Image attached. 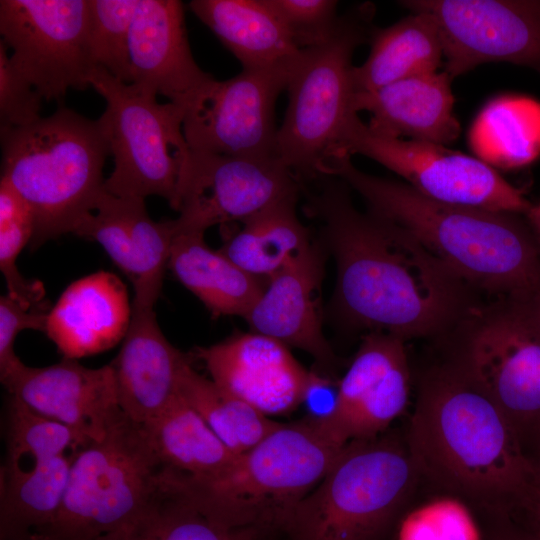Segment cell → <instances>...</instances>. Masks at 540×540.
I'll return each instance as SVG.
<instances>
[{"instance_id":"cell-1","label":"cell","mask_w":540,"mask_h":540,"mask_svg":"<svg viewBox=\"0 0 540 540\" xmlns=\"http://www.w3.org/2000/svg\"><path fill=\"white\" fill-rule=\"evenodd\" d=\"M320 180L317 190L303 189L304 212L335 258L334 303L348 325L406 342L458 328L479 306L473 289L409 233L358 211L343 180Z\"/></svg>"},{"instance_id":"cell-2","label":"cell","mask_w":540,"mask_h":540,"mask_svg":"<svg viewBox=\"0 0 540 540\" xmlns=\"http://www.w3.org/2000/svg\"><path fill=\"white\" fill-rule=\"evenodd\" d=\"M368 211L414 237L470 288L497 300H522L540 291V252L524 215L443 203L404 182L365 173L350 155L328 166Z\"/></svg>"},{"instance_id":"cell-3","label":"cell","mask_w":540,"mask_h":540,"mask_svg":"<svg viewBox=\"0 0 540 540\" xmlns=\"http://www.w3.org/2000/svg\"><path fill=\"white\" fill-rule=\"evenodd\" d=\"M407 448L419 473L487 503H523L537 476L509 419L456 362L422 380Z\"/></svg>"},{"instance_id":"cell-4","label":"cell","mask_w":540,"mask_h":540,"mask_svg":"<svg viewBox=\"0 0 540 540\" xmlns=\"http://www.w3.org/2000/svg\"><path fill=\"white\" fill-rule=\"evenodd\" d=\"M346 444L307 418L279 425L220 474L169 482L210 518L236 528L280 531Z\"/></svg>"},{"instance_id":"cell-5","label":"cell","mask_w":540,"mask_h":540,"mask_svg":"<svg viewBox=\"0 0 540 540\" xmlns=\"http://www.w3.org/2000/svg\"><path fill=\"white\" fill-rule=\"evenodd\" d=\"M1 145V180L33 216L32 248L73 233L104 190L110 152L98 121L61 105L26 126L1 128Z\"/></svg>"},{"instance_id":"cell-6","label":"cell","mask_w":540,"mask_h":540,"mask_svg":"<svg viewBox=\"0 0 540 540\" xmlns=\"http://www.w3.org/2000/svg\"><path fill=\"white\" fill-rule=\"evenodd\" d=\"M418 473L396 439L350 441L280 532L287 540H384Z\"/></svg>"},{"instance_id":"cell-7","label":"cell","mask_w":540,"mask_h":540,"mask_svg":"<svg viewBox=\"0 0 540 540\" xmlns=\"http://www.w3.org/2000/svg\"><path fill=\"white\" fill-rule=\"evenodd\" d=\"M374 14L372 3H362L339 15L330 38L303 50L291 75L276 153L304 185L324 177L344 124L355 112L352 57L369 42Z\"/></svg>"},{"instance_id":"cell-8","label":"cell","mask_w":540,"mask_h":540,"mask_svg":"<svg viewBox=\"0 0 540 540\" xmlns=\"http://www.w3.org/2000/svg\"><path fill=\"white\" fill-rule=\"evenodd\" d=\"M165 469L144 425L124 413L99 441L74 452L62 506L48 540H93L141 514L160 493Z\"/></svg>"},{"instance_id":"cell-9","label":"cell","mask_w":540,"mask_h":540,"mask_svg":"<svg viewBox=\"0 0 540 540\" xmlns=\"http://www.w3.org/2000/svg\"><path fill=\"white\" fill-rule=\"evenodd\" d=\"M89 85L106 103L97 119L114 168L104 190L121 198L166 199L177 211L192 150L184 135L185 109L94 67Z\"/></svg>"},{"instance_id":"cell-10","label":"cell","mask_w":540,"mask_h":540,"mask_svg":"<svg viewBox=\"0 0 540 540\" xmlns=\"http://www.w3.org/2000/svg\"><path fill=\"white\" fill-rule=\"evenodd\" d=\"M458 329L456 363L503 411L524 448L540 447V331L523 304L478 306Z\"/></svg>"},{"instance_id":"cell-11","label":"cell","mask_w":540,"mask_h":540,"mask_svg":"<svg viewBox=\"0 0 540 540\" xmlns=\"http://www.w3.org/2000/svg\"><path fill=\"white\" fill-rule=\"evenodd\" d=\"M353 154L378 162L420 194L443 203L521 215L532 204L487 162L440 144L377 135L356 112L344 124L334 158Z\"/></svg>"},{"instance_id":"cell-12","label":"cell","mask_w":540,"mask_h":540,"mask_svg":"<svg viewBox=\"0 0 540 540\" xmlns=\"http://www.w3.org/2000/svg\"><path fill=\"white\" fill-rule=\"evenodd\" d=\"M1 40L43 99L90 87L89 0H1Z\"/></svg>"},{"instance_id":"cell-13","label":"cell","mask_w":540,"mask_h":540,"mask_svg":"<svg viewBox=\"0 0 540 540\" xmlns=\"http://www.w3.org/2000/svg\"><path fill=\"white\" fill-rule=\"evenodd\" d=\"M430 14L440 31L444 71L453 80L486 63L540 72V0H405Z\"/></svg>"},{"instance_id":"cell-14","label":"cell","mask_w":540,"mask_h":540,"mask_svg":"<svg viewBox=\"0 0 540 540\" xmlns=\"http://www.w3.org/2000/svg\"><path fill=\"white\" fill-rule=\"evenodd\" d=\"M291 74L246 70L224 81L205 84L187 105L183 120L192 151L277 156L275 104Z\"/></svg>"},{"instance_id":"cell-15","label":"cell","mask_w":540,"mask_h":540,"mask_svg":"<svg viewBox=\"0 0 540 540\" xmlns=\"http://www.w3.org/2000/svg\"><path fill=\"white\" fill-rule=\"evenodd\" d=\"M304 185L278 156L192 151L179 193L177 232H203L241 222L268 205L301 195Z\"/></svg>"},{"instance_id":"cell-16","label":"cell","mask_w":540,"mask_h":540,"mask_svg":"<svg viewBox=\"0 0 540 540\" xmlns=\"http://www.w3.org/2000/svg\"><path fill=\"white\" fill-rule=\"evenodd\" d=\"M410 390L405 341L368 332L340 379L334 416L318 424L344 444L377 437L405 411Z\"/></svg>"},{"instance_id":"cell-17","label":"cell","mask_w":540,"mask_h":540,"mask_svg":"<svg viewBox=\"0 0 540 540\" xmlns=\"http://www.w3.org/2000/svg\"><path fill=\"white\" fill-rule=\"evenodd\" d=\"M73 234L98 242L134 288L132 305L154 309L175 234L173 220L154 221L143 199L105 190Z\"/></svg>"},{"instance_id":"cell-18","label":"cell","mask_w":540,"mask_h":540,"mask_svg":"<svg viewBox=\"0 0 540 540\" xmlns=\"http://www.w3.org/2000/svg\"><path fill=\"white\" fill-rule=\"evenodd\" d=\"M211 380L227 393L271 418L302 403L307 371L283 343L251 332L197 348Z\"/></svg>"},{"instance_id":"cell-19","label":"cell","mask_w":540,"mask_h":540,"mask_svg":"<svg viewBox=\"0 0 540 540\" xmlns=\"http://www.w3.org/2000/svg\"><path fill=\"white\" fill-rule=\"evenodd\" d=\"M4 387L34 412L71 428L87 442L101 440L123 413L109 364L87 368L63 358L47 367L25 365Z\"/></svg>"},{"instance_id":"cell-20","label":"cell","mask_w":540,"mask_h":540,"mask_svg":"<svg viewBox=\"0 0 540 540\" xmlns=\"http://www.w3.org/2000/svg\"><path fill=\"white\" fill-rule=\"evenodd\" d=\"M323 254L312 244L267 280V286L245 317L252 332L310 354L321 371L335 369L336 356L322 331L320 288Z\"/></svg>"},{"instance_id":"cell-21","label":"cell","mask_w":540,"mask_h":540,"mask_svg":"<svg viewBox=\"0 0 540 540\" xmlns=\"http://www.w3.org/2000/svg\"><path fill=\"white\" fill-rule=\"evenodd\" d=\"M183 3L139 0L129 36L131 82L184 109L214 77L196 63Z\"/></svg>"},{"instance_id":"cell-22","label":"cell","mask_w":540,"mask_h":540,"mask_svg":"<svg viewBox=\"0 0 540 540\" xmlns=\"http://www.w3.org/2000/svg\"><path fill=\"white\" fill-rule=\"evenodd\" d=\"M191 362L162 333L153 309L132 305L131 321L109 364L122 412L146 425L177 398L182 368Z\"/></svg>"},{"instance_id":"cell-23","label":"cell","mask_w":540,"mask_h":540,"mask_svg":"<svg viewBox=\"0 0 540 540\" xmlns=\"http://www.w3.org/2000/svg\"><path fill=\"white\" fill-rule=\"evenodd\" d=\"M126 286L98 271L71 283L49 310L45 334L66 359L94 355L122 341L130 325Z\"/></svg>"},{"instance_id":"cell-24","label":"cell","mask_w":540,"mask_h":540,"mask_svg":"<svg viewBox=\"0 0 540 540\" xmlns=\"http://www.w3.org/2000/svg\"><path fill=\"white\" fill-rule=\"evenodd\" d=\"M451 83L444 70L403 79L355 93L353 110L370 114L367 126L377 135L446 146L460 134Z\"/></svg>"},{"instance_id":"cell-25","label":"cell","mask_w":540,"mask_h":540,"mask_svg":"<svg viewBox=\"0 0 540 540\" xmlns=\"http://www.w3.org/2000/svg\"><path fill=\"white\" fill-rule=\"evenodd\" d=\"M189 7L243 69L293 74L303 50L265 0H193Z\"/></svg>"},{"instance_id":"cell-26","label":"cell","mask_w":540,"mask_h":540,"mask_svg":"<svg viewBox=\"0 0 540 540\" xmlns=\"http://www.w3.org/2000/svg\"><path fill=\"white\" fill-rule=\"evenodd\" d=\"M168 268L214 318H245L267 286L264 278L246 272L219 250L210 249L203 232L175 231Z\"/></svg>"},{"instance_id":"cell-27","label":"cell","mask_w":540,"mask_h":540,"mask_svg":"<svg viewBox=\"0 0 540 540\" xmlns=\"http://www.w3.org/2000/svg\"><path fill=\"white\" fill-rule=\"evenodd\" d=\"M368 43L369 56L353 68L355 93L437 72L444 58L439 28L434 18L422 11L410 12L385 28L374 26Z\"/></svg>"},{"instance_id":"cell-28","label":"cell","mask_w":540,"mask_h":540,"mask_svg":"<svg viewBox=\"0 0 540 540\" xmlns=\"http://www.w3.org/2000/svg\"><path fill=\"white\" fill-rule=\"evenodd\" d=\"M74 452L28 469L2 465L0 540H30L53 523L65 497Z\"/></svg>"},{"instance_id":"cell-29","label":"cell","mask_w":540,"mask_h":540,"mask_svg":"<svg viewBox=\"0 0 540 540\" xmlns=\"http://www.w3.org/2000/svg\"><path fill=\"white\" fill-rule=\"evenodd\" d=\"M144 427L164 469L184 479L212 478L236 457L179 394L158 418Z\"/></svg>"},{"instance_id":"cell-30","label":"cell","mask_w":540,"mask_h":540,"mask_svg":"<svg viewBox=\"0 0 540 540\" xmlns=\"http://www.w3.org/2000/svg\"><path fill=\"white\" fill-rule=\"evenodd\" d=\"M299 196L280 199L239 222L242 227L219 251L246 272L269 279L313 242L297 216Z\"/></svg>"},{"instance_id":"cell-31","label":"cell","mask_w":540,"mask_h":540,"mask_svg":"<svg viewBox=\"0 0 540 540\" xmlns=\"http://www.w3.org/2000/svg\"><path fill=\"white\" fill-rule=\"evenodd\" d=\"M274 533L217 522L164 477L162 490L141 514L117 530L93 540H269Z\"/></svg>"},{"instance_id":"cell-32","label":"cell","mask_w":540,"mask_h":540,"mask_svg":"<svg viewBox=\"0 0 540 540\" xmlns=\"http://www.w3.org/2000/svg\"><path fill=\"white\" fill-rule=\"evenodd\" d=\"M178 394L235 455L252 448L279 425L196 372L191 362L181 370Z\"/></svg>"},{"instance_id":"cell-33","label":"cell","mask_w":540,"mask_h":540,"mask_svg":"<svg viewBox=\"0 0 540 540\" xmlns=\"http://www.w3.org/2000/svg\"><path fill=\"white\" fill-rule=\"evenodd\" d=\"M5 438L3 466L11 468L22 467L25 460L31 468L89 443L71 428L34 412L10 395L5 413Z\"/></svg>"},{"instance_id":"cell-34","label":"cell","mask_w":540,"mask_h":540,"mask_svg":"<svg viewBox=\"0 0 540 540\" xmlns=\"http://www.w3.org/2000/svg\"><path fill=\"white\" fill-rule=\"evenodd\" d=\"M33 230V216L28 205L12 187L1 180L0 269L6 281L7 294L28 306L46 302L43 284L25 279L16 266L22 248L32 239Z\"/></svg>"},{"instance_id":"cell-35","label":"cell","mask_w":540,"mask_h":540,"mask_svg":"<svg viewBox=\"0 0 540 540\" xmlns=\"http://www.w3.org/2000/svg\"><path fill=\"white\" fill-rule=\"evenodd\" d=\"M139 0H89V44L94 67L131 82L129 36Z\"/></svg>"},{"instance_id":"cell-36","label":"cell","mask_w":540,"mask_h":540,"mask_svg":"<svg viewBox=\"0 0 540 540\" xmlns=\"http://www.w3.org/2000/svg\"><path fill=\"white\" fill-rule=\"evenodd\" d=\"M397 540H482L471 511L459 498H434L397 521Z\"/></svg>"},{"instance_id":"cell-37","label":"cell","mask_w":540,"mask_h":540,"mask_svg":"<svg viewBox=\"0 0 540 540\" xmlns=\"http://www.w3.org/2000/svg\"><path fill=\"white\" fill-rule=\"evenodd\" d=\"M300 50L317 47L332 35L339 15L334 0H265Z\"/></svg>"},{"instance_id":"cell-38","label":"cell","mask_w":540,"mask_h":540,"mask_svg":"<svg viewBox=\"0 0 540 540\" xmlns=\"http://www.w3.org/2000/svg\"><path fill=\"white\" fill-rule=\"evenodd\" d=\"M43 97L10 58L0 41V127L18 128L40 117Z\"/></svg>"},{"instance_id":"cell-39","label":"cell","mask_w":540,"mask_h":540,"mask_svg":"<svg viewBox=\"0 0 540 540\" xmlns=\"http://www.w3.org/2000/svg\"><path fill=\"white\" fill-rule=\"evenodd\" d=\"M48 313L47 301L28 306L9 294L0 297V380L4 386L25 366L14 352L17 335L24 329L45 333Z\"/></svg>"},{"instance_id":"cell-40","label":"cell","mask_w":540,"mask_h":540,"mask_svg":"<svg viewBox=\"0 0 540 540\" xmlns=\"http://www.w3.org/2000/svg\"><path fill=\"white\" fill-rule=\"evenodd\" d=\"M339 382L331 373L321 370L309 371L308 381L301 405L305 408V418L324 423L335 414L339 399Z\"/></svg>"},{"instance_id":"cell-41","label":"cell","mask_w":540,"mask_h":540,"mask_svg":"<svg viewBox=\"0 0 540 540\" xmlns=\"http://www.w3.org/2000/svg\"><path fill=\"white\" fill-rule=\"evenodd\" d=\"M523 503L529 512L527 533L536 540H540V472L538 470L533 486Z\"/></svg>"},{"instance_id":"cell-42","label":"cell","mask_w":540,"mask_h":540,"mask_svg":"<svg viewBox=\"0 0 540 540\" xmlns=\"http://www.w3.org/2000/svg\"><path fill=\"white\" fill-rule=\"evenodd\" d=\"M524 216L534 234L540 252V200L532 202Z\"/></svg>"},{"instance_id":"cell-43","label":"cell","mask_w":540,"mask_h":540,"mask_svg":"<svg viewBox=\"0 0 540 540\" xmlns=\"http://www.w3.org/2000/svg\"><path fill=\"white\" fill-rule=\"evenodd\" d=\"M519 302L523 304L530 318L540 331V291L526 299L519 300Z\"/></svg>"},{"instance_id":"cell-44","label":"cell","mask_w":540,"mask_h":540,"mask_svg":"<svg viewBox=\"0 0 540 540\" xmlns=\"http://www.w3.org/2000/svg\"><path fill=\"white\" fill-rule=\"evenodd\" d=\"M500 540H536V539L532 537L530 534H528L527 532H524V533L510 534Z\"/></svg>"},{"instance_id":"cell-45","label":"cell","mask_w":540,"mask_h":540,"mask_svg":"<svg viewBox=\"0 0 540 540\" xmlns=\"http://www.w3.org/2000/svg\"><path fill=\"white\" fill-rule=\"evenodd\" d=\"M30 540H48L46 539L45 537L39 535V534H35L32 536V538Z\"/></svg>"},{"instance_id":"cell-46","label":"cell","mask_w":540,"mask_h":540,"mask_svg":"<svg viewBox=\"0 0 540 540\" xmlns=\"http://www.w3.org/2000/svg\"><path fill=\"white\" fill-rule=\"evenodd\" d=\"M536 465H537V470L540 472V459L539 461L536 462Z\"/></svg>"}]
</instances>
